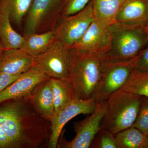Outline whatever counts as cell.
I'll list each match as a JSON object with an SVG mask.
<instances>
[{
	"instance_id": "4316f807",
	"label": "cell",
	"mask_w": 148,
	"mask_h": 148,
	"mask_svg": "<svg viewBox=\"0 0 148 148\" xmlns=\"http://www.w3.org/2000/svg\"><path fill=\"white\" fill-rule=\"evenodd\" d=\"M20 75L0 73V92L4 90L11 84L16 80Z\"/></svg>"
},
{
	"instance_id": "9c48e42d",
	"label": "cell",
	"mask_w": 148,
	"mask_h": 148,
	"mask_svg": "<svg viewBox=\"0 0 148 148\" xmlns=\"http://www.w3.org/2000/svg\"><path fill=\"white\" fill-rule=\"evenodd\" d=\"M96 105L91 98L86 100L75 98L63 110L55 114L50 121L51 133L48 147H57L62 129L68 121L80 114H91Z\"/></svg>"
},
{
	"instance_id": "e0dca14e",
	"label": "cell",
	"mask_w": 148,
	"mask_h": 148,
	"mask_svg": "<svg viewBox=\"0 0 148 148\" xmlns=\"http://www.w3.org/2000/svg\"><path fill=\"white\" fill-rule=\"evenodd\" d=\"M21 50L34 58L41 55L52 46L56 40L54 31L24 36Z\"/></svg>"
},
{
	"instance_id": "5b68a950",
	"label": "cell",
	"mask_w": 148,
	"mask_h": 148,
	"mask_svg": "<svg viewBox=\"0 0 148 148\" xmlns=\"http://www.w3.org/2000/svg\"><path fill=\"white\" fill-rule=\"evenodd\" d=\"M133 69L131 60L114 61L106 59L101 79L91 98L96 104L106 101L124 86Z\"/></svg>"
},
{
	"instance_id": "d6986e66",
	"label": "cell",
	"mask_w": 148,
	"mask_h": 148,
	"mask_svg": "<svg viewBox=\"0 0 148 148\" xmlns=\"http://www.w3.org/2000/svg\"><path fill=\"white\" fill-rule=\"evenodd\" d=\"M54 100V114L69 105L75 98L71 82L68 78H50Z\"/></svg>"
},
{
	"instance_id": "7a4b0ae2",
	"label": "cell",
	"mask_w": 148,
	"mask_h": 148,
	"mask_svg": "<svg viewBox=\"0 0 148 148\" xmlns=\"http://www.w3.org/2000/svg\"><path fill=\"white\" fill-rule=\"evenodd\" d=\"M143 97L121 90L110 95L101 128L116 135L131 127L138 116Z\"/></svg>"
},
{
	"instance_id": "4fadbf2b",
	"label": "cell",
	"mask_w": 148,
	"mask_h": 148,
	"mask_svg": "<svg viewBox=\"0 0 148 148\" xmlns=\"http://www.w3.org/2000/svg\"><path fill=\"white\" fill-rule=\"evenodd\" d=\"M34 60L20 49H5L0 58V73L20 75L33 67Z\"/></svg>"
},
{
	"instance_id": "ba28073f",
	"label": "cell",
	"mask_w": 148,
	"mask_h": 148,
	"mask_svg": "<svg viewBox=\"0 0 148 148\" xmlns=\"http://www.w3.org/2000/svg\"><path fill=\"white\" fill-rule=\"evenodd\" d=\"M107 100L98 103L89 116L75 123L74 130L76 133L71 141L61 140L57 147L63 148H90L92 140L101 129V121L107 108Z\"/></svg>"
},
{
	"instance_id": "484cf974",
	"label": "cell",
	"mask_w": 148,
	"mask_h": 148,
	"mask_svg": "<svg viewBox=\"0 0 148 148\" xmlns=\"http://www.w3.org/2000/svg\"><path fill=\"white\" fill-rule=\"evenodd\" d=\"M131 61L133 69L148 72V43L142 51Z\"/></svg>"
},
{
	"instance_id": "83f0119b",
	"label": "cell",
	"mask_w": 148,
	"mask_h": 148,
	"mask_svg": "<svg viewBox=\"0 0 148 148\" xmlns=\"http://www.w3.org/2000/svg\"><path fill=\"white\" fill-rule=\"evenodd\" d=\"M5 48H4L2 43L1 42V41L0 40V58H1V56L2 55L3 52L4 51Z\"/></svg>"
},
{
	"instance_id": "52a82bcc",
	"label": "cell",
	"mask_w": 148,
	"mask_h": 148,
	"mask_svg": "<svg viewBox=\"0 0 148 148\" xmlns=\"http://www.w3.org/2000/svg\"><path fill=\"white\" fill-rule=\"evenodd\" d=\"M94 20L90 1L82 10L62 18L53 30L56 40L72 47L83 36Z\"/></svg>"
},
{
	"instance_id": "5bb4252c",
	"label": "cell",
	"mask_w": 148,
	"mask_h": 148,
	"mask_svg": "<svg viewBox=\"0 0 148 148\" xmlns=\"http://www.w3.org/2000/svg\"><path fill=\"white\" fill-rule=\"evenodd\" d=\"M28 96L35 110L50 121L54 116V105L50 79L38 84Z\"/></svg>"
},
{
	"instance_id": "30bf717a",
	"label": "cell",
	"mask_w": 148,
	"mask_h": 148,
	"mask_svg": "<svg viewBox=\"0 0 148 148\" xmlns=\"http://www.w3.org/2000/svg\"><path fill=\"white\" fill-rule=\"evenodd\" d=\"M110 40V27H101L94 20L82 38L72 47L79 53L95 54L108 50Z\"/></svg>"
},
{
	"instance_id": "44dd1931",
	"label": "cell",
	"mask_w": 148,
	"mask_h": 148,
	"mask_svg": "<svg viewBox=\"0 0 148 148\" xmlns=\"http://www.w3.org/2000/svg\"><path fill=\"white\" fill-rule=\"evenodd\" d=\"M120 90L148 98V72L133 69L127 82Z\"/></svg>"
},
{
	"instance_id": "8992f818",
	"label": "cell",
	"mask_w": 148,
	"mask_h": 148,
	"mask_svg": "<svg viewBox=\"0 0 148 148\" xmlns=\"http://www.w3.org/2000/svg\"><path fill=\"white\" fill-rule=\"evenodd\" d=\"M71 49V47L56 40L47 51L34 58L32 67L50 78L69 79Z\"/></svg>"
},
{
	"instance_id": "9a60e30c",
	"label": "cell",
	"mask_w": 148,
	"mask_h": 148,
	"mask_svg": "<svg viewBox=\"0 0 148 148\" xmlns=\"http://www.w3.org/2000/svg\"><path fill=\"white\" fill-rule=\"evenodd\" d=\"M148 22V0H125L116 23L129 26L144 27Z\"/></svg>"
},
{
	"instance_id": "ac0fdd59",
	"label": "cell",
	"mask_w": 148,
	"mask_h": 148,
	"mask_svg": "<svg viewBox=\"0 0 148 148\" xmlns=\"http://www.w3.org/2000/svg\"><path fill=\"white\" fill-rule=\"evenodd\" d=\"M8 10L0 6V40L5 49L21 48L24 36L12 27Z\"/></svg>"
},
{
	"instance_id": "f1b7e54d",
	"label": "cell",
	"mask_w": 148,
	"mask_h": 148,
	"mask_svg": "<svg viewBox=\"0 0 148 148\" xmlns=\"http://www.w3.org/2000/svg\"><path fill=\"white\" fill-rule=\"evenodd\" d=\"M144 29L147 34L148 35V22L144 26Z\"/></svg>"
},
{
	"instance_id": "7402d4cb",
	"label": "cell",
	"mask_w": 148,
	"mask_h": 148,
	"mask_svg": "<svg viewBox=\"0 0 148 148\" xmlns=\"http://www.w3.org/2000/svg\"><path fill=\"white\" fill-rule=\"evenodd\" d=\"M33 0H0V6L8 10L10 20L20 26L28 13Z\"/></svg>"
},
{
	"instance_id": "6da1fadb",
	"label": "cell",
	"mask_w": 148,
	"mask_h": 148,
	"mask_svg": "<svg viewBox=\"0 0 148 148\" xmlns=\"http://www.w3.org/2000/svg\"><path fill=\"white\" fill-rule=\"evenodd\" d=\"M106 53L84 54L72 48L69 79L75 98H91L103 74Z\"/></svg>"
},
{
	"instance_id": "277c9868",
	"label": "cell",
	"mask_w": 148,
	"mask_h": 148,
	"mask_svg": "<svg viewBox=\"0 0 148 148\" xmlns=\"http://www.w3.org/2000/svg\"><path fill=\"white\" fill-rule=\"evenodd\" d=\"M23 103H14L0 108V128L11 148L36 147L32 138L27 110Z\"/></svg>"
},
{
	"instance_id": "f546056e",
	"label": "cell",
	"mask_w": 148,
	"mask_h": 148,
	"mask_svg": "<svg viewBox=\"0 0 148 148\" xmlns=\"http://www.w3.org/2000/svg\"><path fill=\"white\" fill-rule=\"evenodd\" d=\"M147 140H148V143H147V148H148V136H147Z\"/></svg>"
},
{
	"instance_id": "603a6c76",
	"label": "cell",
	"mask_w": 148,
	"mask_h": 148,
	"mask_svg": "<svg viewBox=\"0 0 148 148\" xmlns=\"http://www.w3.org/2000/svg\"><path fill=\"white\" fill-rule=\"evenodd\" d=\"M90 148H117L116 135L101 128L94 137Z\"/></svg>"
},
{
	"instance_id": "d4e9b609",
	"label": "cell",
	"mask_w": 148,
	"mask_h": 148,
	"mask_svg": "<svg viewBox=\"0 0 148 148\" xmlns=\"http://www.w3.org/2000/svg\"><path fill=\"white\" fill-rule=\"evenodd\" d=\"M132 126L138 128L146 136L148 135V98L143 97L138 116Z\"/></svg>"
},
{
	"instance_id": "cb8c5ba5",
	"label": "cell",
	"mask_w": 148,
	"mask_h": 148,
	"mask_svg": "<svg viewBox=\"0 0 148 148\" xmlns=\"http://www.w3.org/2000/svg\"><path fill=\"white\" fill-rule=\"evenodd\" d=\"M91 0H62L60 13L62 18L79 12L86 6Z\"/></svg>"
},
{
	"instance_id": "7c38bea8",
	"label": "cell",
	"mask_w": 148,
	"mask_h": 148,
	"mask_svg": "<svg viewBox=\"0 0 148 148\" xmlns=\"http://www.w3.org/2000/svg\"><path fill=\"white\" fill-rule=\"evenodd\" d=\"M62 0H33L28 11L24 36L36 33L53 13L61 12Z\"/></svg>"
},
{
	"instance_id": "ffe728a7",
	"label": "cell",
	"mask_w": 148,
	"mask_h": 148,
	"mask_svg": "<svg viewBox=\"0 0 148 148\" xmlns=\"http://www.w3.org/2000/svg\"><path fill=\"white\" fill-rule=\"evenodd\" d=\"M116 137L117 148H147V137L133 126L117 133Z\"/></svg>"
},
{
	"instance_id": "3957f363",
	"label": "cell",
	"mask_w": 148,
	"mask_h": 148,
	"mask_svg": "<svg viewBox=\"0 0 148 148\" xmlns=\"http://www.w3.org/2000/svg\"><path fill=\"white\" fill-rule=\"evenodd\" d=\"M110 46L106 59L127 61L138 55L148 43L144 27L129 26L115 23L110 27Z\"/></svg>"
},
{
	"instance_id": "2e32d148",
	"label": "cell",
	"mask_w": 148,
	"mask_h": 148,
	"mask_svg": "<svg viewBox=\"0 0 148 148\" xmlns=\"http://www.w3.org/2000/svg\"><path fill=\"white\" fill-rule=\"evenodd\" d=\"M125 0H91L94 20L101 27L108 28L116 23L118 14Z\"/></svg>"
},
{
	"instance_id": "8fae6325",
	"label": "cell",
	"mask_w": 148,
	"mask_h": 148,
	"mask_svg": "<svg viewBox=\"0 0 148 148\" xmlns=\"http://www.w3.org/2000/svg\"><path fill=\"white\" fill-rule=\"evenodd\" d=\"M50 78L39 70L32 67L0 92V103L27 97L37 85Z\"/></svg>"
}]
</instances>
